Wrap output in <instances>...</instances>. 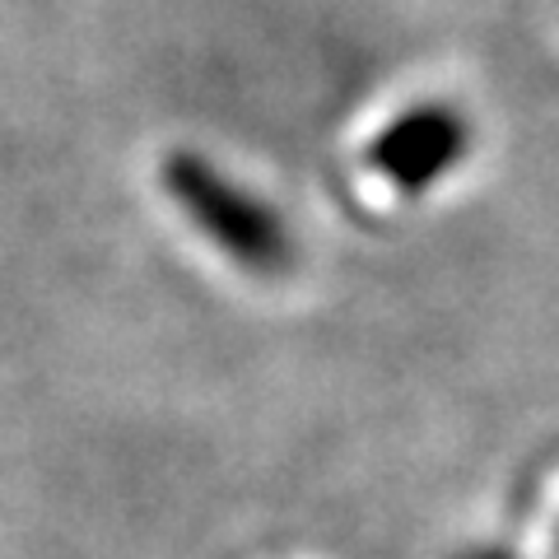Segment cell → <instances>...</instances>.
<instances>
[{"label":"cell","mask_w":559,"mask_h":559,"mask_svg":"<svg viewBox=\"0 0 559 559\" xmlns=\"http://www.w3.org/2000/svg\"><path fill=\"white\" fill-rule=\"evenodd\" d=\"M471 150V127L462 112L452 108H415L401 112L392 127H382L369 145V168L382 182H392L401 197H419L439 178H448L452 168L466 159Z\"/></svg>","instance_id":"cell-2"},{"label":"cell","mask_w":559,"mask_h":559,"mask_svg":"<svg viewBox=\"0 0 559 559\" xmlns=\"http://www.w3.org/2000/svg\"><path fill=\"white\" fill-rule=\"evenodd\" d=\"M476 559H509V555H476Z\"/></svg>","instance_id":"cell-3"},{"label":"cell","mask_w":559,"mask_h":559,"mask_svg":"<svg viewBox=\"0 0 559 559\" xmlns=\"http://www.w3.org/2000/svg\"><path fill=\"white\" fill-rule=\"evenodd\" d=\"M164 187L178 201L182 215L215 242L234 266L252 275H285L294 261V242L285 234V219L266 201L248 197L234 178H224L201 154H173L164 164Z\"/></svg>","instance_id":"cell-1"}]
</instances>
